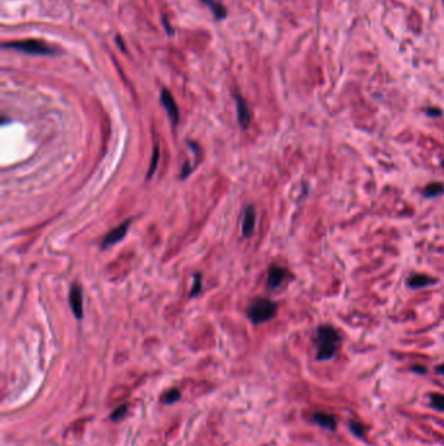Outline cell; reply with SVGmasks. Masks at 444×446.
<instances>
[{
    "instance_id": "2e32d148",
    "label": "cell",
    "mask_w": 444,
    "mask_h": 446,
    "mask_svg": "<svg viewBox=\"0 0 444 446\" xmlns=\"http://www.w3.org/2000/svg\"><path fill=\"white\" fill-rule=\"evenodd\" d=\"M431 406L438 411H444V395L441 394H432Z\"/></svg>"
},
{
    "instance_id": "5bb4252c",
    "label": "cell",
    "mask_w": 444,
    "mask_h": 446,
    "mask_svg": "<svg viewBox=\"0 0 444 446\" xmlns=\"http://www.w3.org/2000/svg\"><path fill=\"white\" fill-rule=\"evenodd\" d=\"M159 145H155L154 146V152H153V158H152V163H150V167H149V171H147V176H146V179L147 180H150L152 179V176L153 175H154L155 173V171H157V167H158V163H159Z\"/></svg>"
},
{
    "instance_id": "5b68a950",
    "label": "cell",
    "mask_w": 444,
    "mask_h": 446,
    "mask_svg": "<svg viewBox=\"0 0 444 446\" xmlns=\"http://www.w3.org/2000/svg\"><path fill=\"white\" fill-rule=\"evenodd\" d=\"M130 227V220H125L120 225V226H117L116 229L111 230L110 233L106 235V238L103 239L102 242V248H108V247H112L115 245L116 243H119L120 240H123L127 235L128 230Z\"/></svg>"
},
{
    "instance_id": "52a82bcc",
    "label": "cell",
    "mask_w": 444,
    "mask_h": 446,
    "mask_svg": "<svg viewBox=\"0 0 444 446\" xmlns=\"http://www.w3.org/2000/svg\"><path fill=\"white\" fill-rule=\"evenodd\" d=\"M288 270L284 267L278 266V265H272L269 270V276H267V287L270 290L278 288L281 283L287 279Z\"/></svg>"
},
{
    "instance_id": "ba28073f",
    "label": "cell",
    "mask_w": 444,
    "mask_h": 446,
    "mask_svg": "<svg viewBox=\"0 0 444 446\" xmlns=\"http://www.w3.org/2000/svg\"><path fill=\"white\" fill-rule=\"evenodd\" d=\"M256 208L253 205H249L246 209H245L244 218H242V226H241V233L244 238H249L252 234H253L254 229H256Z\"/></svg>"
},
{
    "instance_id": "d6986e66",
    "label": "cell",
    "mask_w": 444,
    "mask_h": 446,
    "mask_svg": "<svg viewBox=\"0 0 444 446\" xmlns=\"http://www.w3.org/2000/svg\"><path fill=\"white\" fill-rule=\"evenodd\" d=\"M351 429L352 432L356 434L357 437H364L365 428L361 423H357V421H352L351 423Z\"/></svg>"
},
{
    "instance_id": "e0dca14e",
    "label": "cell",
    "mask_w": 444,
    "mask_h": 446,
    "mask_svg": "<svg viewBox=\"0 0 444 446\" xmlns=\"http://www.w3.org/2000/svg\"><path fill=\"white\" fill-rule=\"evenodd\" d=\"M179 398H180V391L177 390V389H171L170 391H167V393L164 394L163 399L162 400H163L164 403H168V405H170V403L176 402Z\"/></svg>"
},
{
    "instance_id": "30bf717a",
    "label": "cell",
    "mask_w": 444,
    "mask_h": 446,
    "mask_svg": "<svg viewBox=\"0 0 444 446\" xmlns=\"http://www.w3.org/2000/svg\"><path fill=\"white\" fill-rule=\"evenodd\" d=\"M434 283H436V279L425 276V274H414V276H410L407 281V285L410 288H414V290L421 287H427V286H431Z\"/></svg>"
},
{
    "instance_id": "8fae6325",
    "label": "cell",
    "mask_w": 444,
    "mask_h": 446,
    "mask_svg": "<svg viewBox=\"0 0 444 446\" xmlns=\"http://www.w3.org/2000/svg\"><path fill=\"white\" fill-rule=\"evenodd\" d=\"M314 421L321 427L330 429V431L336 429V419L333 418L332 415H330V414H326V412H315Z\"/></svg>"
},
{
    "instance_id": "ffe728a7",
    "label": "cell",
    "mask_w": 444,
    "mask_h": 446,
    "mask_svg": "<svg viewBox=\"0 0 444 446\" xmlns=\"http://www.w3.org/2000/svg\"><path fill=\"white\" fill-rule=\"evenodd\" d=\"M115 39H116L117 46L120 47L121 51H123V53H127V46H125V44H124V42H123V39H121L120 35H116V38H115Z\"/></svg>"
},
{
    "instance_id": "7402d4cb",
    "label": "cell",
    "mask_w": 444,
    "mask_h": 446,
    "mask_svg": "<svg viewBox=\"0 0 444 446\" xmlns=\"http://www.w3.org/2000/svg\"><path fill=\"white\" fill-rule=\"evenodd\" d=\"M426 114L429 115V116H434V118H436V116H440L441 111L440 110H435V109H427L426 110Z\"/></svg>"
},
{
    "instance_id": "7c38bea8",
    "label": "cell",
    "mask_w": 444,
    "mask_h": 446,
    "mask_svg": "<svg viewBox=\"0 0 444 446\" xmlns=\"http://www.w3.org/2000/svg\"><path fill=\"white\" fill-rule=\"evenodd\" d=\"M200 2H202L205 6L209 7V10H211L216 20H223L227 17V10L219 2H216V0H200Z\"/></svg>"
},
{
    "instance_id": "d4e9b609",
    "label": "cell",
    "mask_w": 444,
    "mask_h": 446,
    "mask_svg": "<svg viewBox=\"0 0 444 446\" xmlns=\"http://www.w3.org/2000/svg\"><path fill=\"white\" fill-rule=\"evenodd\" d=\"M443 4H444V0H443Z\"/></svg>"
},
{
    "instance_id": "6da1fadb",
    "label": "cell",
    "mask_w": 444,
    "mask_h": 446,
    "mask_svg": "<svg viewBox=\"0 0 444 446\" xmlns=\"http://www.w3.org/2000/svg\"><path fill=\"white\" fill-rule=\"evenodd\" d=\"M340 334L331 325L318 326L315 332V346H317V360L326 362L336 355L340 347Z\"/></svg>"
},
{
    "instance_id": "603a6c76",
    "label": "cell",
    "mask_w": 444,
    "mask_h": 446,
    "mask_svg": "<svg viewBox=\"0 0 444 446\" xmlns=\"http://www.w3.org/2000/svg\"><path fill=\"white\" fill-rule=\"evenodd\" d=\"M414 372H418V373H426V368L423 367H413Z\"/></svg>"
},
{
    "instance_id": "cb8c5ba5",
    "label": "cell",
    "mask_w": 444,
    "mask_h": 446,
    "mask_svg": "<svg viewBox=\"0 0 444 446\" xmlns=\"http://www.w3.org/2000/svg\"><path fill=\"white\" fill-rule=\"evenodd\" d=\"M436 372H438V373H440V375H444V364L443 366H439L438 368H436Z\"/></svg>"
},
{
    "instance_id": "9a60e30c",
    "label": "cell",
    "mask_w": 444,
    "mask_h": 446,
    "mask_svg": "<svg viewBox=\"0 0 444 446\" xmlns=\"http://www.w3.org/2000/svg\"><path fill=\"white\" fill-rule=\"evenodd\" d=\"M201 290H202V276H201L200 273H197V274H194V283H193V287H191L190 292H189V296H197L201 292Z\"/></svg>"
},
{
    "instance_id": "4fadbf2b",
    "label": "cell",
    "mask_w": 444,
    "mask_h": 446,
    "mask_svg": "<svg viewBox=\"0 0 444 446\" xmlns=\"http://www.w3.org/2000/svg\"><path fill=\"white\" fill-rule=\"evenodd\" d=\"M441 193H444V184L438 183V182L430 183L429 186H426V188L423 189V196L427 198L436 197V196L441 195Z\"/></svg>"
},
{
    "instance_id": "44dd1931",
    "label": "cell",
    "mask_w": 444,
    "mask_h": 446,
    "mask_svg": "<svg viewBox=\"0 0 444 446\" xmlns=\"http://www.w3.org/2000/svg\"><path fill=\"white\" fill-rule=\"evenodd\" d=\"M162 22H163V25H164V28H166L167 33H168V34H170V35H172L173 34V29L171 28V25H170V22H168V20H167L166 17H163Z\"/></svg>"
},
{
    "instance_id": "277c9868",
    "label": "cell",
    "mask_w": 444,
    "mask_h": 446,
    "mask_svg": "<svg viewBox=\"0 0 444 446\" xmlns=\"http://www.w3.org/2000/svg\"><path fill=\"white\" fill-rule=\"evenodd\" d=\"M161 102L163 105V107L166 109L167 114H168V118H170L172 125H176L179 123L180 114H179V107L176 105L175 99H173L172 94H171L170 90L163 89L161 93Z\"/></svg>"
},
{
    "instance_id": "7a4b0ae2",
    "label": "cell",
    "mask_w": 444,
    "mask_h": 446,
    "mask_svg": "<svg viewBox=\"0 0 444 446\" xmlns=\"http://www.w3.org/2000/svg\"><path fill=\"white\" fill-rule=\"evenodd\" d=\"M3 49H10L29 55H55L56 51L51 46L39 39H24L15 40V42H4L2 44Z\"/></svg>"
},
{
    "instance_id": "9c48e42d",
    "label": "cell",
    "mask_w": 444,
    "mask_h": 446,
    "mask_svg": "<svg viewBox=\"0 0 444 446\" xmlns=\"http://www.w3.org/2000/svg\"><path fill=\"white\" fill-rule=\"evenodd\" d=\"M236 107H237V121L242 129H246L250 124V111L248 103L240 94H236Z\"/></svg>"
},
{
    "instance_id": "3957f363",
    "label": "cell",
    "mask_w": 444,
    "mask_h": 446,
    "mask_svg": "<svg viewBox=\"0 0 444 446\" xmlns=\"http://www.w3.org/2000/svg\"><path fill=\"white\" fill-rule=\"evenodd\" d=\"M276 312H278L276 303H274L270 299H266V297H259L250 303L249 309H248V317L253 324H262V322L274 319Z\"/></svg>"
},
{
    "instance_id": "ac0fdd59",
    "label": "cell",
    "mask_w": 444,
    "mask_h": 446,
    "mask_svg": "<svg viewBox=\"0 0 444 446\" xmlns=\"http://www.w3.org/2000/svg\"><path fill=\"white\" fill-rule=\"evenodd\" d=\"M127 411H128V406H127V405H121V406L119 407V409H116L114 412H112V414H111V419H112V420H120L121 418H124V416H125Z\"/></svg>"
},
{
    "instance_id": "8992f818",
    "label": "cell",
    "mask_w": 444,
    "mask_h": 446,
    "mask_svg": "<svg viewBox=\"0 0 444 446\" xmlns=\"http://www.w3.org/2000/svg\"><path fill=\"white\" fill-rule=\"evenodd\" d=\"M69 304H71L72 312L76 316V319L81 320L83 316V307H82V291L78 285H73L71 287L69 292Z\"/></svg>"
}]
</instances>
